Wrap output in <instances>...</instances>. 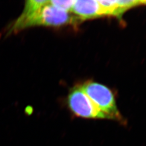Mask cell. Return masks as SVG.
Returning a JSON list of instances; mask_svg holds the SVG:
<instances>
[{
	"label": "cell",
	"instance_id": "obj_1",
	"mask_svg": "<svg viewBox=\"0 0 146 146\" xmlns=\"http://www.w3.org/2000/svg\"><path fill=\"white\" fill-rule=\"evenodd\" d=\"M81 20L69 12L61 10L49 3L42 7L36 13L21 24L16 31L31 27H59L76 25Z\"/></svg>",
	"mask_w": 146,
	"mask_h": 146
},
{
	"label": "cell",
	"instance_id": "obj_2",
	"mask_svg": "<svg viewBox=\"0 0 146 146\" xmlns=\"http://www.w3.org/2000/svg\"><path fill=\"white\" fill-rule=\"evenodd\" d=\"M84 92L96 107L108 117V119L119 121H125L117 108L114 94L104 84L88 81L81 86Z\"/></svg>",
	"mask_w": 146,
	"mask_h": 146
},
{
	"label": "cell",
	"instance_id": "obj_3",
	"mask_svg": "<svg viewBox=\"0 0 146 146\" xmlns=\"http://www.w3.org/2000/svg\"><path fill=\"white\" fill-rule=\"evenodd\" d=\"M68 106L77 117L85 119H108L84 92L81 86L73 88L68 95Z\"/></svg>",
	"mask_w": 146,
	"mask_h": 146
},
{
	"label": "cell",
	"instance_id": "obj_4",
	"mask_svg": "<svg viewBox=\"0 0 146 146\" xmlns=\"http://www.w3.org/2000/svg\"><path fill=\"white\" fill-rule=\"evenodd\" d=\"M72 11L81 21L104 16L98 1H75Z\"/></svg>",
	"mask_w": 146,
	"mask_h": 146
},
{
	"label": "cell",
	"instance_id": "obj_5",
	"mask_svg": "<svg viewBox=\"0 0 146 146\" xmlns=\"http://www.w3.org/2000/svg\"><path fill=\"white\" fill-rule=\"evenodd\" d=\"M48 2L49 1L44 0H29L26 1L23 12L12 26L10 32H15L21 24L34 15L42 7L48 4Z\"/></svg>",
	"mask_w": 146,
	"mask_h": 146
},
{
	"label": "cell",
	"instance_id": "obj_6",
	"mask_svg": "<svg viewBox=\"0 0 146 146\" xmlns=\"http://www.w3.org/2000/svg\"><path fill=\"white\" fill-rule=\"evenodd\" d=\"M104 15H113L117 17L118 5L117 1H98Z\"/></svg>",
	"mask_w": 146,
	"mask_h": 146
},
{
	"label": "cell",
	"instance_id": "obj_7",
	"mask_svg": "<svg viewBox=\"0 0 146 146\" xmlns=\"http://www.w3.org/2000/svg\"><path fill=\"white\" fill-rule=\"evenodd\" d=\"M117 17H121L122 14L129 9L133 8L137 5H141V1L138 0H118Z\"/></svg>",
	"mask_w": 146,
	"mask_h": 146
},
{
	"label": "cell",
	"instance_id": "obj_8",
	"mask_svg": "<svg viewBox=\"0 0 146 146\" xmlns=\"http://www.w3.org/2000/svg\"><path fill=\"white\" fill-rule=\"evenodd\" d=\"M75 3L74 0L69 1H60V0H53L49 1V3L55 7L61 10L66 11H72L73 5Z\"/></svg>",
	"mask_w": 146,
	"mask_h": 146
},
{
	"label": "cell",
	"instance_id": "obj_9",
	"mask_svg": "<svg viewBox=\"0 0 146 146\" xmlns=\"http://www.w3.org/2000/svg\"><path fill=\"white\" fill-rule=\"evenodd\" d=\"M141 5H146V1H141Z\"/></svg>",
	"mask_w": 146,
	"mask_h": 146
}]
</instances>
